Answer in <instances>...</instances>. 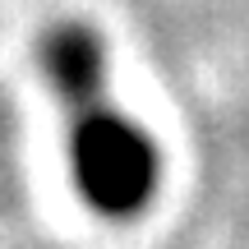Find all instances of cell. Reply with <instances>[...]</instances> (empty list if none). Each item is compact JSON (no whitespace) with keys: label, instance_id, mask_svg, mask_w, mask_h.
I'll return each mask as SVG.
<instances>
[{"label":"cell","instance_id":"obj_1","mask_svg":"<svg viewBox=\"0 0 249 249\" xmlns=\"http://www.w3.org/2000/svg\"><path fill=\"white\" fill-rule=\"evenodd\" d=\"M42 65L65 107L70 180L97 217L129 222L157 194L161 157L152 134L111 97L107 46L92 28L60 23L42 42Z\"/></svg>","mask_w":249,"mask_h":249}]
</instances>
